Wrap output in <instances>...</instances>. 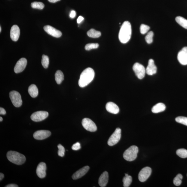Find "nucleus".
<instances>
[{
  "label": "nucleus",
  "instance_id": "1",
  "mask_svg": "<svg viewBox=\"0 0 187 187\" xmlns=\"http://www.w3.org/2000/svg\"><path fill=\"white\" fill-rule=\"evenodd\" d=\"M132 34L131 24L127 21H125L121 26L118 34V38L122 43H126L130 39Z\"/></svg>",
  "mask_w": 187,
  "mask_h": 187
},
{
  "label": "nucleus",
  "instance_id": "2",
  "mask_svg": "<svg viewBox=\"0 0 187 187\" xmlns=\"http://www.w3.org/2000/svg\"><path fill=\"white\" fill-rule=\"evenodd\" d=\"M95 76V72L92 68H88L81 73L78 81L79 85L83 88L88 85L93 80Z\"/></svg>",
  "mask_w": 187,
  "mask_h": 187
},
{
  "label": "nucleus",
  "instance_id": "3",
  "mask_svg": "<svg viewBox=\"0 0 187 187\" xmlns=\"http://www.w3.org/2000/svg\"><path fill=\"white\" fill-rule=\"evenodd\" d=\"M7 157L11 162L17 165H22L26 161V157L23 155L17 152L10 151L8 152Z\"/></svg>",
  "mask_w": 187,
  "mask_h": 187
},
{
  "label": "nucleus",
  "instance_id": "4",
  "mask_svg": "<svg viewBox=\"0 0 187 187\" xmlns=\"http://www.w3.org/2000/svg\"><path fill=\"white\" fill-rule=\"evenodd\" d=\"M139 151L138 148L136 146H132L124 152L123 157L125 160L131 161L136 158Z\"/></svg>",
  "mask_w": 187,
  "mask_h": 187
},
{
  "label": "nucleus",
  "instance_id": "5",
  "mask_svg": "<svg viewBox=\"0 0 187 187\" xmlns=\"http://www.w3.org/2000/svg\"><path fill=\"white\" fill-rule=\"evenodd\" d=\"M10 97L13 105L17 108L22 106V101L21 95L17 91L13 90L10 93Z\"/></svg>",
  "mask_w": 187,
  "mask_h": 187
},
{
  "label": "nucleus",
  "instance_id": "6",
  "mask_svg": "<svg viewBox=\"0 0 187 187\" xmlns=\"http://www.w3.org/2000/svg\"><path fill=\"white\" fill-rule=\"evenodd\" d=\"M133 70L138 78L141 79L144 78L146 69L143 65L139 63H136L133 66Z\"/></svg>",
  "mask_w": 187,
  "mask_h": 187
},
{
  "label": "nucleus",
  "instance_id": "7",
  "mask_svg": "<svg viewBox=\"0 0 187 187\" xmlns=\"http://www.w3.org/2000/svg\"><path fill=\"white\" fill-rule=\"evenodd\" d=\"M121 129L119 128L116 129L108 141V143L109 146H112L119 142L121 137Z\"/></svg>",
  "mask_w": 187,
  "mask_h": 187
},
{
  "label": "nucleus",
  "instance_id": "8",
  "mask_svg": "<svg viewBox=\"0 0 187 187\" xmlns=\"http://www.w3.org/2000/svg\"><path fill=\"white\" fill-rule=\"evenodd\" d=\"M82 124L84 128L88 131L93 132L97 130L96 125L90 118H84L82 121Z\"/></svg>",
  "mask_w": 187,
  "mask_h": 187
},
{
  "label": "nucleus",
  "instance_id": "9",
  "mask_svg": "<svg viewBox=\"0 0 187 187\" xmlns=\"http://www.w3.org/2000/svg\"><path fill=\"white\" fill-rule=\"evenodd\" d=\"M49 115V113L46 111H39L34 113L31 115L32 120L35 122H40L46 119Z\"/></svg>",
  "mask_w": 187,
  "mask_h": 187
},
{
  "label": "nucleus",
  "instance_id": "10",
  "mask_svg": "<svg viewBox=\"0 0 187 187\" xmlns=\"http://www.w3.org/2000/svg\"><path fill=\"white\" fill-rule=\"evenodd\" d=\"M152 169L149 167H146L141 170L138 175V179L141 182L146 181L151 175Z\"/></svg>",
  "mask_w": 187,
  "mask_h": 187
},
{
  "label": "nucleus",
  "instance_id": "11",
  "mask_svg": "<svg viewBox=\"0 0 187 187\" xmlns=\"http://www.w3.org/2000/svg\"><path fill=\"white\" fill-rule=\"evenodd\" d=\"M51 135V131L46 130H41L36 131L33 134V137L36 140H42L49 137Z\"/></svg>",
  "mask_w": 187,
  "mask_h": 187
},
{
  "label": "nucleus",
  "instance_id": "12",
  "mask_svg": "<svg viewBox=\"0 0 187 187\" xmlns=\"http://www.w3.org/2000/svg\"><path fill=\"white\" fill-rule=\"evenodd\" d=\"M27 63V60L26 58L20 59L15 66L14 68L15 72L18 74L23 71L26 67Z\"/></svg>",
  "mask_w": 187,
  "mask_h": 187
},
{
  "label": "nucleus",
  "instance_id": "13",
  "mask_svg": "<svg viewBox=\"0 0 187 187\" xmlns=\"http://www.w3.org/2000/svg\"><path fill=\"white\" fill-rule=\"evenodd\" d=\"M179 63L183 65H187V47H185L180 51L177 55Z\"/></svg>",
  "mask_w": 187,
  "mask_h": 187
},
{
  "label": "nucleus",
  "instance_id": "14",
  "mask_svg": "<svg viewBox=\"0 0 187 187\" xmlns=\"http://www.w3.org/2000/svg\"><path fill=\"white\" fill-rule=\"evenodd\" d=\"M44 31L49 35L55 38H59L62 35L61 32L50 26H45L44 27Z\"/></svg>",
  "mask_w": 187,
  "mask_h": 187
},
{
  "label": "nucleus",
  "instance_id": "15",
  "mask_svg": "<svg viewBox=\"0 0 187 187\" xmlns=\"http://www.w3.org/2000/svg\"><path fill=\"white\" fill-rule=\"evenodd\" d=\"M46 165L45 163H40L38 166L36 170V174L41 179L44 178L46 175Z\"/></svg>",
  "mask_w": 187,
  "mask_h": 187
},
{
  "label": "nucleus",
  "instance_id": "16",
  "mask_svg": "<svg viewBox=\"0 0 187 187\" xmlns=\"http://www.w3.org/2000/svg\"><path fill=\"white\" fill-rule=\"evenodd\" d=\"M157 68L155 65L154 61L152 59H150L148 61V65L146 69V73L148 75H152L156 74Z\"/></svg>",
  "mask_w": 187,
  "mask_h": 187
},
{
  "label": "nucleus",
  "instance_id": "17",
  "mask_svg": "<svg viewBox=\"0 0 187 187\" xmlns=\"http://www.w3.org/2000/svg\"><path fill=\"white\" fill-rule=\"evenodd\" d=\"M20 35V29L17 25L12 26L10 31L11 39L14 41H17L19 39Z\"/></svg>",
  "mask_w": 187,
  "mask_h": 187
},
{
  "label": "nucleus",
  "instance_id": "18",
  "mask_svg": "<svg viewBox=\"0 0 187 187\" xmlns=\"http://www.w3.org/2000/svg\"><path fill=\"white\" fill-rule=\"evenodd\" d=\"M90 169V167L87 166L80 169L72 175V179L74 180L78 179L85 175Z\"/></svg>",
  "mask_w": 187,
  "mask_h": 187
},
{
  "label": "nucleus",
  "instance_id": "19",
  "mask_svg": "<svg viewBox=\"0 0 187 187\" xmlns=\"http://www.w3.org/2000/svg\"><path fill=\"white\" fill-rule=\"evenodd\" d=\"M106 109L108 112L111 113L117 114L119 112L120 110L118 107L112 102H109L106 104Z\"/></svg>",
  "mask_w": 187,
  "mask_h": 187
},
{
  "label": "nucleus",
  "instance_id": "20",
  "mask_svg": "<svg viewBox=\"0 0 187 187\" xmlns=\"http://www.w3.org/2000/svg\"><path fill=\"white\" fill-rule=\"evenodd\" d=\"M109 180V174L108 172H104L100 176L99 179V184L102 187H106L108 183Z\"/></svg>",
  "mask_w": 187,
  "mask_h": 187
},
{
  "label": "nucleus",
  "instance_id": "21",
  "mask_svg": "<svg viewBox=\"0 0 187 187\" xmlns=\"http://www.w3.org/2000/svg\"><path fill=\"white\" fill-rule=\"evenodd\" d=\"M166 109L165 105L163 103H158L153 107L152 112L154 113H157L165 111Z\"/></svg>",
  "mask_w": 187,
  "mask_h": 187
},
{
  "label": "nucleus",
  "instance_id": "22",
  "mask_svg": "<svg viewBox=\"0 0 187 187\" xmlns=\"http://www.w3.org/2000/svg\"><path fill=\"white\" fill-rule=\"evenodd\" d=\"M28 92L31 97L33 98H35L38 95V88L35 85L32 84L29 87Z\"/></svg>",
  "mask_w": 187,
  "mask_h": 187
},
{
  "label": "nucleus",
  "instance_id": "23",
  "mask_svg": "<svg viewBox=\"0 0 187 187\" xmlns=\"http://www.w3.org/2000/svg\"><path fill=\"white\" fill-rule=\"evenodd\" d=\"M55 79L57 84H60L63 80L64 75L60 70H57L55 74Z\"/></svg>",
  "mask_w": 187,
  "mask_h": 187
},
{
  "label": "nucleus",
  "instance_id": "24",
  "mask_svg": "<svg viewBox=\"0 0 187 187\" xmlns=\"http://www.w3.org/2000/svg\"><path fill=\"white\" fill-rule=\"evenodd\" d=\"M87 35L90 38H96L100 37L101 35V32L95 30L94 29H91L87 32Z\"/></svg>",
  "mask_w": 187,
  "mask_h": 187
},
{
  "label": "nucleus",
  "instance_id": "25",
  "mask_svg": "<svg viewBox=\"0 0 187 187\" xmlns=\"http://www.w3.org/2000/svg\"><path fill=\"white\" fill-rule=\"evenodd\" d=\"M176 21L180 26L187 29V20L181 17H177L175 19Z\"/></svg>",
  "mask_w": 187,
  "mask_h": 187
},
{
  "label": "nucleus",
  "instance_id": "26",
  "mask_svg": "<svg viewBox=\"0 0 187 187\" xmlns=\"http://www.w3.org/2000/svg\"><path fill=\"white\" fill-rule=\"evenodd\" d=\"M123 182L124 183V186L128 187L130 185L132 182V177L131 176L125 174V176L123 179Z\"/></svg>",
  "mask_w": 187,
  "mask_h": 187
},
{
  "label": "nucleus",
  "instance_id": "27",
  "mask_svg": "<svg viewBox=\"0 0 187 187\" xmlns=\"http://www.w3.org/2000/svg\"><path fill=\"white\" fill-rule=\"evenodd\" d=\"M176 154L181 158H187V150L184 149H180L176 151Z\"/></svg>",
  "mask_w": 187,
  "mask_h": 187
},
{
  "label": "nucleus",
  "instance_id": "28",
  "mask_svg": "<svg viewBox=\"0 0 187 187\" xmlns=\"http://www.w3.org/2000/svg\"><path fill=\"white\" fill-rule=\"evenodd\" d=\"M183 176L181 174L177 175L173 180V183L175 186H179L182 183V180L183 179Z\"/></svg>",
  "mask_w": 187,
  "mask_h": 187
},
{
  "label": "nucleus",
  "instance_id": "29",
  "mask_svg": "<svg viewBox=\"0 0 187 187\" xmlns=\"http://www.w3.org/2000/svg\"><path fill=\"white\" fill-rule=\"evenodd\" d=\"M32 8H33L42 10L44 7V4L42 2H34L31 4Z\"/></svg>",
  "mask_w": 187,
  "mask_h": 187
},
{
  "label": "nucleus",
  "instance_id": "30",
  "mask_svg": "<svg viewBox=\"0 0 187 187\" xmlns=\"http://www.w3.org/2000/svg\"><path fill=\"white\" fill-rule=\"evenodd\" d=\"M41 63L43 67L45 68H48L49 65V58L48 57L44 54L43 55Z\"/></svg>",
  "mask_w": 187,
  "mask_h": 187
},
{
  "label": "nucleus",
  "instance_id": "31",
  "mask_svg": "<svg viewBox=\"0 0 187 187\" xmlns=\"http://www.w3.org/2000/svg\"><path fill=\"white\" fill-rule=\"evenodd\" d=\"M154 35L153 32L150 31L148 33L147 35L145 36V40L148 44H151L152 42Z\"/></svg>",
  "mask_w": 187,
  "mask_h": 187
},
{
  "label": "nucleus",
  "instance_id": "32",
  "mask_svg": "<svg viewBox=\"0 0 187 187\" xmlns=\"http://www.w3.org/2000/svg\"><path fill=\"white\" fill-rule=\"evenodd\" d=\"M99 47V44L97 43H89L86 45L85 49L89 51L92 49H97Z\"/></svg>",
  "mask_w": 187,
  "mask_h": 187
},
{
  "label": "nucleus",
  "instance_id": "33",
  "mask_svg": "<svg viewBox=\"0 0 187 187\" xmlns=\"http://www.w3.org/2000/svg\"><path fill=\"white\" fill-rule=\"evenodd\" d=\"M176 121L187 126V117H178L175 118Z\"/></svg>",
  "mask_w": 187,
  "mask_h": 187
},
{
  "label": "nucleus",
  "instance_id": "34",
  "mask_svg": "<svg viewBox=\"0 0 187 187\" xmlns=\"http://www.w3.org/2000/svg\"><path fill=\"white\" fill-rule=\"evenodd\" d=\"M149 29L150 27L149 26L144 24H141L140 27V33L143 35H144L147 32Z\"/></svg>",
  "mask_w": 187,
  "mask_h": 187
},
{
  "label": "nucleus",
  "instance_id": "35",
  "mask_svg": "<svg viewBox=\"0 0 187 187\" xmlns=\"http://www.w3.org/2000/svg\"><path fill=\"white\" fill-rule=\"evenodd\" d=\"M58 155L59 156L63 157L64 156L65 149L62 145L59 144L58 146Z\"/></svg>",
  "mask_w": 187,
  "mask_h": 187
},
{
  "label": "nucleus",
  "instance_id": "36",
  "mask_svg": "<svg viewBox=\"0 0 187 187\" xmlns=\"http://www.w3.org/2000/svg\"><path fill=\"white\" fill-rule=\"evenodd\" d=\"M80 143L79 142L75 143L72 146V149L74 150H77L81 149Z\"/></svg>",
  "mask_w": 187,
  "mask_h": 187
},
{
  "label": "nucleus",
  "instance_id": "37",
  "mask_svg": "<svg viewBox=\"0 0 187 187\" xmlns=\"http://www.w3.org/2000/svg\"><path fill=\"white\" fill-rule=\"evenodd\" d=\"M84 20V18L83 17H81V16H79L77 20V23L78 24L80 23L81 22L83 21Z\"/></svg>",
  "mask_w": 187,
  "mask_h": 187
},
{
  "label": "nucleus",
  "instance_id": "38",
  "mask_svg": "<svg viewBox=\"0 0 187 187\" xmlns=\"http://www.w3.org/2000/svg\"><path fill=\"white\" fill-rule=\"evenodd\" d=\"M76 13L74 11H72L70 14V17L72 18H74L76 16Z\"/></svg>",
  "mask_w": 187,
  "mask_h": 187
},
{
  "label": "nucleus",
  "instance_id": "39",
  "mask_svg": "<svg viewBox=\"0 0 187 187\" xmlns=\"http://www.w3.org/2000/svg\"><path fill=\"white\" fill-rule=\"evenodd\" d=\"M6 114V111L4 109L2 108H0V114L1 115H5Z\"/></svg>",
  "mask_w": 187,
  "mask_h": 187
},
{
  "label": "nucleus",
  "instance_id": "40",
  "mask_svg": "<svg viewBox=\"0 0 187 187\" xmlns=\"http://www.w3.org/2000/svg\"><path fill=\"white\" fill-rule=\"evenodd\" d=\"M6 187H19L17 185L15 184H10L5 186Z\"/></svg>",
  "mask_w": 187,
  "mask_h": 187
},
{
  "label": "nucleus",
  "instance_id": "41",
  "mask_svg": "<svg viewBox=\"0 0 187 187\" xmlns=\"http://www.w3.org/2000/svg\"><path fill=\"white\" fill-rule=\"evenodd\" d=\"M49 2L52 3H55L59 1H60V0H48Z\"/></svg>",
  "mask_w": 187,
  "mask_h": 187
},
{
  "label": "nucleus",
  "instance_id": "42",
  "mask_svg": "<svg viewBox=\"0 0 187 187\" xmlns=\"http://www.w3.org/2000/svg\"><path fill=\"white\" fill-rule=\"evenodd\" d=\"M4 177V175L3 173H0V180H1V181H2V180L3 179Z\"/></svg>",
  "mask_w": 187,
  "mask_h": 187
},
{
  "label": "nucleus",
  "instance_id": "43",
  "mask_svg": "<svg viewBox=\"0 0 187 187\" xmlns=\"http://www.w3.org/2000/svg\"><path fill=\"white\" fill-rule=\"evenodd\" d=\"M3 118H2L1 117H0V121H3Z\"/></svg>",
  "mask_w": 187,
  "mask_h": 187
},
{
  "label": "nucleus",
  "instance_id": "44",
  "mask_svg": "<svg viewBox=\"0 0 187 187\" xmlns=\"http://www.w3.org/2000/svg\"><path fill=\"white\" fill-rule=\"evenodd\" d=\"M1 30H2V29H1V26L0 27V32H1Z\"/></svg>",
  "mask_w": 187,
  "mask_h": 187
},
{
  "label": "nucleus",
  "instance_id": "45",
  "mask_svg": "<svg viewBox=\"0 0 187 187\" xmlns=\"http://www.w3.org/2000/svg\"></svg>",
  "mask_w": 187,
  "mask_h": 187
}]
</instances>
